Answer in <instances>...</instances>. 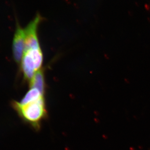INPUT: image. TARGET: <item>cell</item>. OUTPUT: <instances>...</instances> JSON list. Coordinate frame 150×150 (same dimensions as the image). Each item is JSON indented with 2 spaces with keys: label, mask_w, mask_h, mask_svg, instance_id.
<instances>
[{
  "label": "cell",
  "mask_w": 150,
  "mask_h": 150,
  "mask_svg": "<svg viewBox=\"0 0 150 150\" xmlns=\"http://www.w3.org/2000/svg\"><path fill=\"white\" fill-rule=\"evenodd\" d=\"M12 104L15 110L23 121L35 130L40 129L41 123L47 115L44 97L26 104L21 105L15 101Z\"/></svg>",
  "instance_id": "cell-1"
},
{
  "label": "cell",
  "mask_w": 150,
  "mask_h": 150,
  "mask_svg": "<svg viewBox=\"0 0 150 150\" xmlns=\"http://www.w3.org/2000/svg\"><path fill=\"white\" fill-rule=\"evenodd\" d=\"M30 88L37 89L44 95L46 90V84L44 72L43 69H40L35 73L34 76L30 81Z\"/></svg>",
  "instance_id": "cell-4"
},
{
  "label": "cell",
  "mask_w": 150,
  "mask_h": 150,
  "mask_svg": "<svg viewBox=\"0 0 150 150\" xmlns=\"http://www.w3.org/2000/svg\"><path fill=\"white\" fill-rule=\"evenodd\" d=\"M42 20H43L42 17L39 14H37L36 16L28 23L24 29V52L40 48L38 36V29Z\"/></svg>",
  "instance_id": "cell-2"
},
{
  "label": "cell",
  "mask_w": 150,
  "mask_h": 150,
  "mask_svg": "<svg viewBox=\"0 0 150 150\" xmlns=\"http://www.w3.org/2000/svg\"><path fill=\"white\" fill-rule=\"evenodd\" d=\"M24 29H23L18 24L14 36L13 46L14 59L17 63H19L23 58V53L24 54Z\"/></svg>",
  "instance_id": "cell-3"
},
{
  "label": "cell",
  "mask_w": 150,
  "mask_h": 150,
  "mask_svg": "<svg viewBox=\"0 0 150 150\" xmlns=\"http://www.w3.org/2000/svg\"><path fill=\"white\" fill-rule=\"evenodd\" d=\"M44 97V95L41 93L37 89L30 88L20 102H18L21 105L26 104Z\"/></svg>",
  "instance_id": "cell-5"
}]
</instances>
